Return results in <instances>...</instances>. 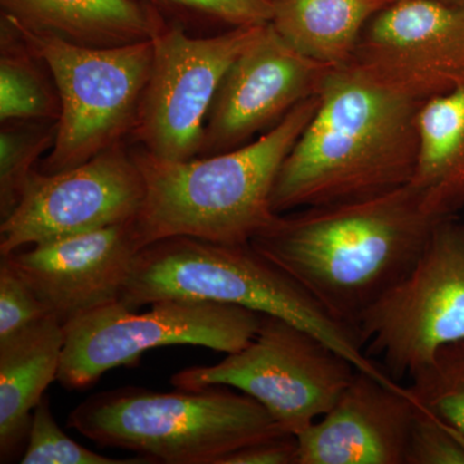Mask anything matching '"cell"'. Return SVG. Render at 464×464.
<instances>
[{
  "mask_svg": "<svg viewBox=\"0 0 464 464\" xmlns=\"http://www.w3.org/2000/svg\"><path fill=\"white\" fill-rule=\"evenodd\" d=\"M427 100L355 61L332 67L275 181V213L366 199L408 185Z\"/></svg>",
  "mask_w": 464,
  "mask_h": 464,
  "instance_id": "obj_1",
  "label": "cell"
},
{
  "mask_svg": "<svg viewBox=\"0 0 464 464\" xmlns=\"http://www.w3.org/2000/svg\"><path fill=\"white\" fill-rule=\"evenodd\" d=\"M438 222L411 182L366 199L282 213L250 244L356 331L411 271Z\"/></svg>",
  "mask_w": 464,
  "mask_h": 464,
  "instance_id": "obj_2",
  "label": "cell"
},
{
  "mask_svg": "<svg viewBox=\"0 0 464 464\" xmlns=\"http://www.w3.org/2000/svg\"><path fill=\"white\" fill-rule=\"evenodd\" d=\"M319 94L295 106L256 141L209 157L166 160L145 149L134 161L145 182L136 219L141 249L168 237L246 244L273 225L275 181L310 123Z\"/></svg>",
  "mask_w": 464,
  "mask_h": 464,
  "instance_id": "obj_3",
  "label": "cell"
},
{
  "mask_svg": "<svg viewBox=\"0 0 464 464\" xmlns=\"http://www.w3.org/2000/svg\"><path fill=\"white\" fill-rule=\"evenodd\" d=\"M221 302L282 317L322 338L338 353L390 386H399L365 353L355 329L333 317L307 290L250 243L177 237L143 246L119 301L130 308L161 299Z\"/></svg>",
  "mask_w": 464,
  "mask_h": 464,
  "instance_id": "obj_4",
  "label": "cell"
},
{
  "mask_svg": "<svg viewBox=\"0 0 464 464\" xmlns=\"http://www.w3.org/2000/svg\"><path fill=\"white\" fill-rule=\"evenodd\" d=\"M67 426L101 448L166 464H218L237 449L286 433L255 399L224 386L102 391L76 406Z\"/></svg>",
  "mask_w": 464,
  "mask_h": 464,
  "instance_id": "obj_5",
  "label": "cell"
},
{
  "mask_svg": "<svg viewBox=\"0 0 464 464\" xmlns=\"http://www.w3.org/2000/svg\"><path fill=\"white\" fill-rule=\"evenodd\" d=\"M7 20L47 66L56 85L60 115L43 173L72 169L119 145L133 130L151 72L152 41L88 47Z\"/></svg>",
  "mask_w": 464,
  "mask_h": 464,
  "instance_id": "obj_6",
  "label": "cell"
},
{
  "mask_svg": "<svg viewBox=\"0 0 464 464\" xmlns=\"http://www.w3.org/2000/svg\"><path fill=\"white\" fill-rule=\"evenodd\" d=\"M261 322L257 311L203 299H161L143 314L116 301L63 325L57 381L66 390L87 389L111 369L139 364L152 348L201 346L237 353L252 341Z\"/></svg>",
  "mask_w": 464,
  "mask_h": 464,
  "instance_id": "obj_7",
  "label": "cell"
},
{
  "mask_svg": "<svg viewBox=\"0 0 464 464\" xmlns=\"http://www.w3.org/2000/svg\"><path fill=\"white\" fill-rule=\"evenodd\" d=\"M357 369L313 333L279 316L262 315L252 341L221 362L172 375L179 390L232 387L259 402L297 436L334 405Z\"/></svg>",
  "mask_w": 464,
  "mask_h": 464,
  "instance_id": "obj_8",
  "label": "cell"
},
{
  "mask_svg": "<svg viewBox=\"0 0 464 464\" xmlns=\"http://www.w3.org/2000/svg\"><path fill=\"white\" fill-rule=\"evenodd\" d=\"M357 334L392 380L411 378L436 351L464 338V222L433 227L408 274L362 315Z\"/></svg>",
  "mask_w": 464,
  "mask_h": 464,
  "instance_id": "obj_9",
  "label": "cell"
},
{
  "mask_svg": "<svg viewBox=\"0 0 464 464\" xmlns=\"http://www.w3.org/2000/svg\"><path fill=\"white\" fill-rule=\"evenodd\" d=\"M264 26L232 27L208 38L166 25L155 34L151 72L132 130L146 151L166 160L199 157L219 84Z\"/></svg>",
  "mask_w": 464,
  "mask_h": 464,
  "instance_id": "obj_10",
  "label": "cell"
},
{
  "mask_svg": "<svg viewBox=\"0 0 464 464\" xmlns=\"http://www.w3.org/2000/svg\"><path fill=\"white\" fill-rule=\"evenodd\" d=\"M143 199L141 170L119 145L63 172L34 169L17 206L0 224V256L130 221Z\"/></svg>",
  "mask_w": 464,
  "mask_h": 464,
  "instance_id": "obj_11",
  "label": "cell"
},
{
  "mask_svg": "<svg viewBox=\"0 0 464 464\" xmlns=\"http://www.w3.org/2000/svg\"><path fill=\"white\" fill-rule=\"evenodd\" d=\"M332 66L311 60L266 24L226 72L210 106L199 157L219 154L267 132L322 91Z\"/></svg>",
  "mask_w": 464,
  "mask_h": 464,
  "instance_id": "obj_12",
  "label": "cell"
},
{
  "mask_svg": "<svg viewBox=\"0 0 464 464\" xmlns=\"http://www.w3.org/2000/svg\"><path fill=\"white\" fill-rule=\"evenodd\" d=\"M351 61L424 100L450 91L464 78V0H393Z\"/></svg>",
  "mask_w": 464,
  "mask_h": 464,
  "instance_id": "obj_13",
  "label": "cell"
},
{
  "mask_svg": "<svg viewBox=\"0 0 464 464\" xmlns=\"http://www.w3.org/2000/svg\"><path fill=\"white\" fill-rule=\"evenodd\" d=\"M134 219L44 241L2 258L25 280L48 315L66 325L121 299L141 250Z\"/></svg>",
  "mask_w": 464,
  "mask_h": 464,
  "instance_id": "obj_14",
  "label": "cell"
},
{
  "mask_svg": "<svg viewBox=\"0 0 464 464\" xmlns=\"http://www.w3.org/2000/svg\"><path fill=\"white\" fill-rule=\"evenodd\" d=\"M418 401L357 371L334 405L298 433V464H405Z\"/></svg>",
  "mask_w": 464,
  "mask_h": 464,
  "instance_id": "obj_15",
  "label": "cell"
},
{
  "mask_svg": "<svg viewBox=\"0 0 464 464\" xmlns=\"http://www.w3.org/2000/svg\"><path fill=\"white\" fill-rule=\"evenodd\" d=\"M65 331L53 316L0 340V462L26 445L34 409L57 381Z\"/></svg>",
  "mask_w": 464,
  "mask_h": 464,
  "instance_id": "obj_16",
  "label": "cell"
},
{
  "mask_svg": "<svg viewBox=\"0 0 464 464\" xmlns=\"http://www.w3.org/2000/svg\"><path fill=\"white\" fill-rule=\"evenodd\" d=\"M3 14L33 32L88 47L150 41L164 26L137 0H0Z\"/></svg>",
  "mask_w": 464,
  "mask_h": 464,
  "instance_id": "obj_17",
  "label": "cell"
},
{
  "mask_svg": "<svg viewBox=\"0 0 464 464\" xmlns=\"http://www.w3.org/2000/svg\"><path fill=\"white\" fill-rule=\"evenodd\" d=\"M440 219L464 208V78L427 100L418 115V157L413 179Z\"/></svg>",
  "mask_w": 464,
  "mask_h": 464,
  "instance_id": "obj_18",
  "label": "cell"
},
{
  "mask_svg": "<svg viewBox=\"0 0 464 464\" xmlns=\"http://www.w3.org/2000/svg\"><path fill=\"white\" fill-rule=\"evenodd\" d=\"M391 0H274L271 24L299 53L328 66L350 63L369 21Z\"/></svg>",
  "mask_w": 464,
  "mask_h": 464,
  "instance_id": "obj_19",
  "label": "cell"
},
{
  "mask_svg": "<svg viewBox=\"0 0 464 464\" xmlns=\"http://www.w3.org/2000/svg\"><path fill=\"white\" fill-rule=\"evenodd\" d=\"M39 58L2 17L0 121L58 119L60 100L36 65Z\"/></svg>",
  "mask_w": 464,
  "mask_h": 464,
  "instance_id": "obj_20",
  "label": "cell"
},
{
  "mask_svg": "<svg viewBox=\"0 0 464 464\" xmlns=\"http://www.w3.org/2000/svg\"><path fill=\"white\" fill-rule=\"evenodd\" d=\"M411 380L418 404L464 436V338L440 347Z\"/></svg>",
  "mask_w": 464,
  "mask_h": 464,
  "instance_id": "obj_21",
  "label": "cell"
},
{
  "mask_svg": "<svg viewBox=\"0 0 464 464\" xmlns=\"http://www.w3.org/2000/svg\"><path fill=\"white\" fill-rule=\"evenodd\" d=\"M56 125L3 127L0 133V216L5 218L17 206L34 164L51 149Z\"/></svg>",
  "mask_w": 464,
  "mask_h": 464,
  "instance_id": "obj_22",
  "label": "cell"
},
{
  "mask_svg": "<svg viewBox=\"0 0 464 464\" xmlns=\"http://www.w3.org/2000/svg\"><path fill=\"white\" fill-rule=\"evenodd\" d=\"M23 464H149L148 458L130 459L102 456L78 444L58 426L52 414L50 400L44 396L34 409L29 436L21 457Z\"/></svg>",
  "mask_w": 464,
  "mask_h": 464,
  "instance_id": "obj_23",
  "label": "cell"
},
{
  "mask_svg": "<svg viewBox=\"0 0 464 464\" xmlns=\"http://www.w3.org/2000/svg\"><path fill=\"white\" fill-rule=\"evenodd\" d=\"M405 464H464V436L418 404L409 433Z\"/></svg>",
  "mask_w": 464,
  "mask_h": 464,
  "instance_id": "obj_24",
  "label": "cell"
},
{
  "mask_svg": "<svg viewBox=\"0 0 464 464\" xmlns=\"http://www.w3.org/2000/svg\"><path fill=\"white\" fill-rule=\"evenodd\" d=\"M50 316L25 280L5 259L0 261V340Z\"/></svg>",
  "mask_w": 464,
  "mask_h": 464,
  "instance_id": "obj_25",
  "label": "cell"
},
{
  "mask_svg": "<svg viewBox=\"0 0 464 464\" xmlns=\"http://www.w3.org/2000/svg\"><path fill=\"white\" fill-rule=\"evenodd\" d=\"M206 14L232 27L270 24L274 16V0H161Z\"/></svg>",
  "mask_w": 464,
  "mask_h": 464,
  "instance_id": "obj_26",
  "label": "cell"
},
{
  "mask_svg": "<svg viewBox=\"0 0 464 464\" xmlns=\"http://www.w3.org/2000/svg\"><path fill=\"white\" fill-rule=\"evenodd\" d=\"M298 453L297 436L286 432L237 449L218 464H298Z\"/></svg>",
  "mask_w": 464,
  "mask_h": 464,
  "instance_id": "obj_27",
  "label": "cell"
},
{
  "mask_svg": "<svg viewBox=\"0 0 464 464\" xmlns=\"http://www.w3.org/2000/svg\"><path fill=\"white\" fill-rule=\"evenodd\" d=\"M391 2H393V0H391ZM447 2H462V0H447Z\"/></svg>",
  "mask_w": 464,
  "mask_h": 464,
  "instance_id": "obj_28",
  "label": "cell"
}]
</instances>
